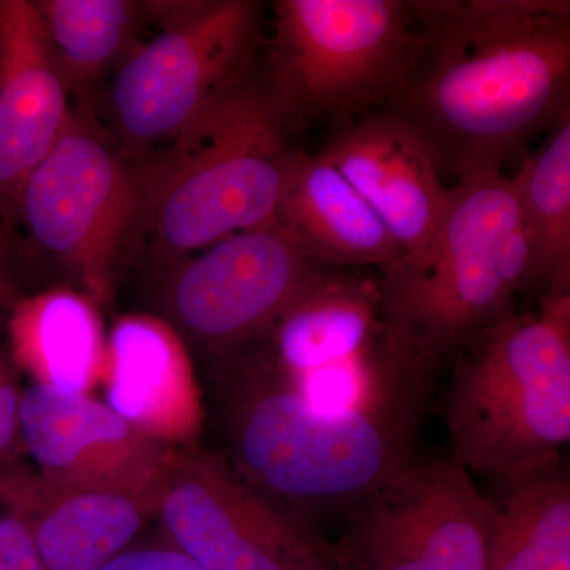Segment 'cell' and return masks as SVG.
Here are the masks:
<instances>
[{
    "label": "cell",
    "instance_id": "obj_12",
    "mask_svg": "<svg viewBox=\"0 0 570 570\" xmlns=\"http://www.w3.org/2000/svg\"><path fill=\"white\" fill-rule=\"evenodd\" d=\"M164 474L140 482L69 485L41 478L18 461L0 468V497L28 524L45 570H100L157 519Z\"/></svg>",
    "mask_w": 570,
    "mask_h": 570
},
{
    "label": "cell",
    "instance_id": "obj_26",
    "mask_svg": "<svg viewBox=\"0 0 570 570\" xmlns=\"http://www.w3.org/2000/svg\"><path fill=\"white\" fill-rule=\"evenodd\" d=\"M330 570H336V569H335V566H333V568H332V569H330Z\"/></svg>",
    "mask_w": 570,
    "mask_h": 570
},
{
    "label": "cell",
    "instance_id": "obj_1",
    "mask_svg": "<svg viewBox=\"0 0 570 570\" xmlns=\"http://www.w3.org/2000/svg\"><path fill=\"white\" fill-rule=\"evenodd\" d=\"M417 48L381 110L411 127L441 175L502 171L570 112V3L419 0Z\"/></svg>",
    "mask_w": 570,
    "mask_h": 570
},
{
    "label": "cell",
    "instance_id": "obj_10",
    "mask_svg": "<svg viewBox=\"0 0 570 570\" xmlns=\"http://www.w3.org/2000/svg\"><path fill=\"white\" fill-rule=\"evenodd\" d=\"M157 519L168 542L205 570H330L316 524L250 487L220 453L175 450Z\"/></svg>",
    "mask_w": 570,
    "mask_h": 570
},
{
    "label": "cell",
    "instance_id": "obj_17",
    "mask_svg": "<svg viewBox=\"0 0 570 570\" xmlns=\"http://www.w3.org/2000/svg\"><path fill=\"white\" fill-rule=\"evenodd\" d=\"M277 219L330 268L382 275L404 257L376 212L317 153H296Z\"/></svg>",
    "mask_w": 570,
    "mask_h": 570
},
{
    "label": "cell",
    "instance_id": "obj_25",
    "mask_svg": "<svg viewBox=\"0 0 570 570\" xmlns=\"http://www.w3.org/2000/svg\"><path fill=\"white\" fill-rule=\"evenodd\" d=\"M20 299V285L14 276L11 257L10 232L0 223V321H7L10 311Z\"/></svg>",
    "mask_w": 570,
    "mask_h": 570
},
{
    "label": "cell",
    "instance_id": "obj_6",
    "mask_svg": "<svg viewBox=\"0 0 570 570\" xmlns=\"http://www.w3.org/2000/svg\"><path fill=\"white\" fill-rule=\"evenodd\" d=\"M264 81L288 135L381 110L406 78L417 18L404 0H277Z\"/></svg>",
    "mask_w": 570,
    "mask_h": 570
},
{
    "label": "cell",
    "instance_id": "obj_15",
    "mask_svg": "<svg viewBox=\"0 0 570 570\" xmlns=\"http://www.w3.org/2000/svg\"><path fill=\"white\" fill-rule=\"evenodd\" d=\"M67 97L36 2L0 0V223L9 232L26 183L73 116Z\"/></svg>",
    "mask_w": 570,
    "mask_h": 570
},
{
    "label": "cell",
    "instance_id": "obj_16",
    "mask_svg": "<svg viewBox=\"0 0 570 570\" xmlns=\"http://www.w3.org/2000/svg\"><path fill=\"white\" fill-rule=\"evenodd\" d=\"M108 404L142 436L170 449L197 445L204 397L189 346L164 317L134 313L112 324L102 382Z\"/></svg>",
    "mask_w": 570,
    "mask_h": 570
},
{
    "label": "cell",
    "instance_id": "obj_24",
    "mask_svg": "<svg viewBox=\"0 0 570 570\" xmlns=\"http://www.w3.org/2000/svg\"><path fill=\"white\" fill-rule=\"evenodd\" d=\"M100 570H205L170 542L124 550Z\"/></svg>",
    "mask_w": 570,
    "mask_h": 570
},
{
    "label": "cell",
    "instance_id": "obj_11",
    "mask_svg": "<svg viewBox=\"0 0 570 570\" xmlns=\"http://www.w3.org/2000/svg\"><path fill=\"white\" fill-rule=\"evenodd\" d=\"M490 509L466 469L415 460L346 515L336 570H487Z\"/></svg>",
    "mask_w": 570,
    "mask_h": 570
},
{
    "label": "cell",
    "instance_id": "obj_21",
    "mask_svg": "<svg viewBox=\"0 0 570 570\" xmlns=\"http://www.w3.org/2000/svg\"><path fill=\"white\" fill-rule=\"evenodd\" d=\"M52 63L67 92L88 91L134 50L142 20L129 0H39Z\"/></svg>",
    "mask_w": 570,
    "mask_h": 570
},
{
    "label": "cell",
    "instance_id": "obj_22",
    "mask_svg": "<svg viewBox=\"0 0 570 570\" xmlns=\"http://www.w3.org/2000/svg\"><path fill=\"white\" fill-rule=\"evenodd\" d=\"M22 390L18 367L0 348V468L21 461L20 404Z\"/></svg>",
    "mask_w": 570,
    "mask_h": 570
},
{
    "label": "cell",
    "instance_id": "obj_13",
    "mask_svg": "<svg viewBox=\"0 0 570 570\" xmlns=\"http://www.w3.org/2000/svg\"><path fill=\"white\" fill-rule=\"evenodd\" d=\"M318 156L340 171L403 250L430 249L448 213L452 187L417 134L384 110L366 112L330 132Z\"/></svg>",
    "mask_w": 570,
    "mask_h": 570
},
{
    "label": "cell",
    "instance_id": "obj_20",
    "mask_svg": "<svg viewBox=\"0 0 570 570\" xmlns=\"http://www.w3.org/2000/svg\"><path fill=\"white\" fill-rule=\"evenodd\" d=\"M530 249L523 294L570 291V112L510 178Z\"/></svg>",
    "mask_w": 570,
    "mask_h": 570
},
{
    "label": "cell",
    "instance_id": "obj_9",
    "mask_svg": "<svg viewBox=\"0 0 570 570\" xmlns=\"http://www.w3.org/2000/svg\"><path fill=\"white\" fill-rule=\"evenodd\" d=\"M328 268L276 219L176 262L160 317L213 362L264 336Z\"/></svg>",
    "mask_w": 570,
    "mask_h": 570
},
{
    "label": "cell",
    "instance_id": "obj_18",
    "mask_svg": "<svg viewBox=\"0 0 570 570\" xmlns=\"http://www.w3.org/2000/svg\"><path fill=\"white\" fill-rule=\"evenodd\" d=\"M10 356L33 385L91 395L102 382L107 341L100 305L73 287L21 296L6 321Z\"/></svg>",
    "mask_w": 570,
    "mask_h": 570
},
{
    "label": "cell",
    "instance_id": "obj_4",
    "mask_svg": "<svg viewBox=\"0 0 570 570\" xmlns=\"http://www.w3.org/2000/svg\"><path fill=\"white\" fill-rule=\"evenodd\" d=\"M530 273L512 181L502 171L469 176L433 245L379 275L390 324L441 374L471 341L517 314Z\"/></svg>",
    "mask_w": 570,
    "mask_h": 570
},
{
    "label": "cell",
    "instance_id": "obj_2",
    "mask_svg": "<svg viewBox=\"0 0 570 570\" xmlns=\"http://www.w3.org/2000/svg\"><path fill=\"white\" fill-rule=\"evenodd\" d=\"M212 384L225 459L255 490L314 523L318 513L347 515L419 460L438 379L414 374L362 406L317 411L254 341L213 360Z\"/></svg>",
    "mask_w": 570,
    "mask_h": 570
},
{
    "label": "cell",
    "instance_id": "obj_14",
    "mask_svg": "<svg viewBox=\"0 0 570 570\" xmlns=\"http://www.w3.org/2000/svg\"><path fill=\"white\" fill-rule=\"evenodd\" d=\"M22 453L41 478L69 485L130 483L164 474L175 450L156 444L91 395L22 390Z\"/></svg>",
    "mask_w": 570,
    "mask_h": 570
},
{
    "label": "cell",
    "instance_id": "obj_19",
    "mask_svg": "<svg viewBox=\"0 0 570 570\" xmlns=\"http://www.w3.org/2000/svg\"><path fill=\"white\" fill-rule=\"evenodd\" d=\"M487 570H570V474L562 453L491 479Z\"/></svg>",
    "mask_w": 570,
    "mask_h": 570
},
{
    "label": "cell",
    "instance_id": "obj_8",
    "mask_svg": "<svg viewBox=\"0 0 570 570\" xmlns=\"http://www.w3.org/2000/svg\"><path fill=\"white\" fill-rule=\"evenodd\" d=\"M17 223L78 291L99 305L110 303L124 258L142 232L140 171L73 115L26 183Z\"/></svg>",
    "mask_w": 570,
    "mask_h": 570
},
{
    "label": "cell",
    "instance_id": "obj_3",
    "mask_svg": "<svg viewBox=\"0 0 570 570\" xmlns=\"http://www.w3.org/2000/svg\"><path fill=\"white\" fill-rule=\"evenodd\" d=\"M247 80L138 167L142 230L165 262L277 219L298 149Z\"/></svg>",
    "mask_w": 570,
    "mask_h": 570
},
{
    "label": "cell",
    "instance_id": "obj_5",
    "mask_svg": "<svg viewBox=\"0 0 570 570\" xmlns=\"http://www.w3.org/2000/svg\"><path fill=\"white\" fill-rule=\"evenodd\" d=\"M445 428L453 463L497 479L570 441V291L539 296L453 360Z\"/></svg>",
    "mask_w": 570,
    "mask_h": 570
},
{
    "label": "cell",
    "instance_id": "obj_7",
    "mask_svg": "<svg viewBox=\"0 0 570 570\" xmlns=\"http://www.w3.org/2000/svg\"><path fill=\"white\" fill-rule=\"evenodd\" d=\"M160 32L119 66L110 112L124 156L167 145L249 80L264 37L254 0L151 2Z\"/></svg>",
    "mask_w": 570,
    "mask_h": 570
},
{
    "label": "cell",
    "instance_id": "obj_23",
    "mask_svg": "<svg viewBox=\"0 0 570 570\" xmlns=\"http://www.w3.org/2000/svg\"><path fill=\"white\" fill-rule=\"evenodd\" d=\"M0 570H45L24 520L0 497Z\"/></svg>",
    "mask_w": 570,
    "mask_h": 570
}]
</instances>
